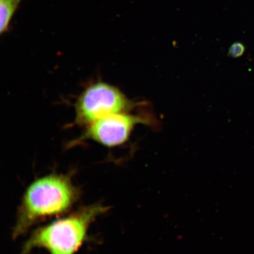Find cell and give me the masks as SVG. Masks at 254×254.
I'll use <instances>...</instances> for the list:
<instances>
[{"label":"cell","instance_id":"obj_1","mask_svg":"<svg viewBox=\"0 0 254 254\" xmlns=\"http://www.w3.org/2000/svg\"><path fill=\"white\" fill-rule=\"evenodd\" d=\"M79 196L71 174H50L35 180L19 205L12 237H20L39 222L65 213Z\"/></svg>","mask_w":254,"mask_h":254},{"label":"cell","instance_id":"obj_2","mask_svg":"<svg viewBox=\"0 0 254 254\" xmlns=\"http://www.w3.org/2000/svg\"><path fill=\"white\" fill-rule=\"evenodd\" d=\"M109 210L102 204L84 206L71 214L37 228L25 241L21 254L36 249L49 254H75L86 240L90 225Z\"/></svg>","mask_w":254,"mask_h":254},{"label":"cell","instance_id":"obj_3","mask_svg":"<svg viewBox=\"0 0 254 254\" xmlns=\"http://www.w3.org/2000/svg\"><path fill=\"white\" fill-rule=\"evenodd\" d=\"M136 106L118 88L106 82H95L75 101L74 125L85 127L111 114L128 113Z\"/></svg>","mask_w":254,"mask_h":254},{"label":"cell","instance_id":"obj_4","mask_svg":"<svg viewBox=\"0 0 254 254\" xmlns=\"http://www.w3.org/2000/svg\"><path fill=\"white\" fill-rule=\"evenodd\" d=\"M151 123L149 117L131 115L128 113L111 114L85 127L84 132L69 146L90 140L108 148L119 147L128 141L136 125Z\"/></svg>","mask_w":254,"mask_h":254},{"label":"cell","instance_id":"obj_5","mask_svg":"<svg viewBox=\"0 0 254 254\" xmlns=\"http://www.w3.org/2000/svg\"><path fill=\"white\" fill-rule=\"evenodd\" d=\"M23 0H0V33H6L16 10Z\"/></svg>","mask_w":254,"mask_h":254},{"label":"cell","instance_id":"obj_6","mask_svg":"<svg viewBox=\"0 0 254 254\" xmlns=\"http://www.w3.org/2000/svg\"><path fill=\"white\" fill-rule=\"evenodd\" d=\"M245 52V47L240 42L235 43L232 45L229 49V55L232 57H239L242 56Z\"/></svg>","mask_w":254,"mask_h":254}]
</instances>
